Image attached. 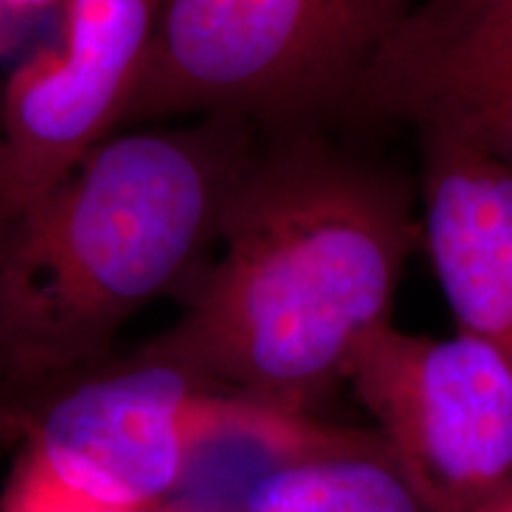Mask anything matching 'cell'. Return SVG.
<instances>
[{
  "label": "cell",
  "instance_id": "6da1fadb",
  "mask_svg": "<svg viewBox=\"0 0 512 512\" xmlns=\"http://www.w3.org/2000/svg\"><path fill=\"white\" fill-rule=\"evenodd\" d=\"M415 240L411 190L392 171L316 131L259 140L181 313L138 351L223 394L318 415L394 323Z\"/></svg>",
  "mask_w": 512,
  "mask_h": 512
},
{
  "label": "cell",
  "instance_id": "7a4b0ae2",
  "mask_svg": "<svg viewBox=\"0 0 512 512\" xmlns=\"http://www.w3.org/2000/svg\"><path fill=\"white\" fill-rule=\"evenodd\" d=\"M259 140L238 117L126 128L0 223V425L110 363L145 306L181 297Z\"/></svg>",
  "mask_w": 512,
  "mask_h": 512
},
{
  "label": "cell",
  "instance_id": "3957f363",
  "mask_svg": "<svg viewBox=\"0 0 512 512\" xmlns=\"http://www.w3.org/2000/svg\"><path fill=\"white\" fill-rule=\"evenodd\" d=\"M418 0H162L124 128L238 117L264 136L347 112Z\"/></svg>",
  "mask_w": 512,
  "mask_h": 512
},
{
  "label": "cell",
  "instance_id": "277c9868",
  "mask_svg": "<svg viewBox=\"0 0 512 512\" xmlns=\"http://www.w3.org/2000/svg\"><path fill=\"white\" fill-rule=\"evenodd\" d=\"M347 387L427 512L512 503V370L477 337L389 323L358 351Z\"/></svg>",
  "mask_w": 512,
  "mask_h": 512
},
{
  "label": "cell",
  "instance_id": "5b68a950",
  "mask_svg": "<svg viewBox=\"0 0 512 512\" xmlns=\"http://www.w3.org/2000/svg\"><path fill=\"white\" fill-rule=\"evenodd\" d=\"M230 396L133 351L62 384L0 425L57 479L126 510L162 508L190 448Z\"/></svg>",
  "mask_w": 512,
  "mask_h": 512
},
{
  "label": "cell",
  "instance_id": "8992f818",
  "mask_svg": "<svg viewBox=\"0 0 512 512\" xmlns=\"http://www.w3.org/2000/svg\"><path fill=\"white\" fill-rule=\"evenodd\" d=\"M162 0H64L57 31L0 86V223L124 128Z\"/></svg>",
  "mask_w": 512,
  "mask_h": 512
},
{
  "label": "cell",
  "instance_id": "52a82bcc",
  "mask_svg": "<svg viewBox=\"0 0 512 512\" xmlns=\"http://www.w3.org/2000/svg\"><path fill=\"white\" fill-rule=\"evenodd\" d=\"M347 112L413 126L512 171V0H418L377 48Z\"/></svg>",
  "mask_w": 512,
  "mask_h": 512
},
{
  "label": "cell",
  "instance_id": "ba28073f",
  "mask_svg": "<svg viewBox=\"0 0 512 512\" xmlns=\"http://www.w3.org/2000/svg\"><path fill=\"white\" fill-rule=\"evenodd\" d=\"M422 145V230L458 330L512 370V171L444 138Z\"/></svg>",
  "mask_w": 512,
  "mask_h": 512
},
{
  "label": "cell",
  "instance_id": "9c48e42d",
  "mask_svg": "<svg viewBox=\"0 0 512 512\" xmlns=\"http://www.w3.org/2000/svg\"><path fill=\"white\" fill-rule=\"evenodd\" d=\"M230 512H427L380 437L268 472Z\"/></svg>",
  "mask_w": 512,
  "mask_h": 512
},
{
  "label": "cell",
  "instance_id": "30bf717a",
  "mask_svg": "<svg viewBox=\"0 0 512 512\" xmlns=\"http://www.w3.org/2000/svg\"><path fill=\"white\" fill-rule=\"evenodd\" d=\"M0 512H162V508L126 510L95 501L64 484L31 453L22 451L0 496Z\"/></svg>",
  "mask_w": 512,
  "mask_h": 512
},
{
  "label": "cell",
  "instance_id": "8fae6325",
  "mask_svg": "<svg viewBox=\"0 0 512 512\" xmlns=\"http://www.w3.org/2000/svg\"><path fill=\"white\" fill-rule=\"evenodd\" d=\"M64 0H0V60L15 50L38 19L57 12Z\"/></svg>",
  "mask_w": 512,
  "mask_h": 512
},
{
  "label": "cell",
  "instance_id": "7c38bea8",
  "mask_svg": "<svg viewBox=\"0 0 512 512\" xmlns=\"http://www.w3.org/2000/svg\"><path fill=\"white\" fill-rule=\"evenodd\" d=\"M489 512H512V503H505V505H501V508L489 510Z\"/></svg>",
  "mask_w": 512,
  "mask_h": 512
}]
</instances>
